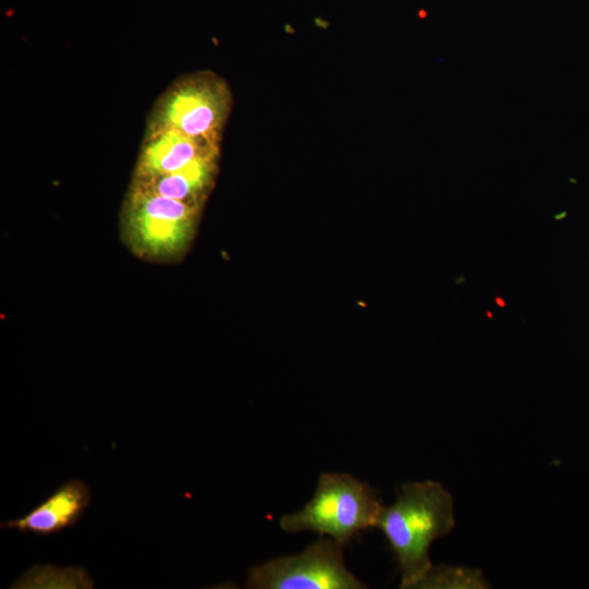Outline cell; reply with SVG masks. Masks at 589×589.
<instances>
[{
    "mask_svg": "<svg viewBox=\"0 0 589 589\" xmlns=\"http://www.w3.org/2000/svg\"><path fill=\"white\" fill-rule=\"evenodd\" d=\"M419 16L420 17H425L426 16V12L424 10H420L419 11Z\"/></svg>",
    "mask_w": 589,
    "mask_h": 589,
    "instance_id": "cell-11",
    "label": "cell"
},
{
    "mask_svg": "<svg viewBox=\"0 0 589 589\" xmlns=\"http://www.w3.org/2000/svg\"><path fill=\"white\" fill-rule=\"evenodd\" d=\"M218 145L172 129L146 131L132 180L175 172L199 159L217 157Z\"/></svg>",
    "mask_w": 589,
    "mask_h": 589,
    "instance_id": "cell-6",
    "label": "cell"
},
{
    "mask_svg": "<svg viewBox=\"0 0 589 589\" xmlns=\"http://www.w3.org/2000/svg\"><path fill=\"white\" fill-rule=\"evenodd\" d=\"M486 581L477 569L455 566H433L418 588H486Z\"/></svg>",
    "mask_w": 589,
    "mask_h": 589,
    "instance_id": "cell-10",
    "label": "cell"
},
{
    "mask_svg": "<svg viewBox=\"0 0 589 589\" xmlns=\"http://www.w3.org/2000/svg\"><path fill=\"white\" fill-rule=\"evenodd\" d=\"M455 526L453 497L435 481L404 483L396 501L383 506L376 527L386 538L399 572L400 588H418L433 567V541Z\"/></svg>",
    "mask_w": 589,
    "mask_h": 589,
    "instance_id": "cell-1",
    "label": "cell"
},
{
    "mask_svg": "<svg viewBox=\"0 0 589 589\" xmlns=\"http://www.w3.org/2000/svg\"><path fill=\"white\" fill-rule=\"evenodd\" d=\"M216 160L217 157L202 158L175 172L132 180L130 188L202 207L213 184Z\"/></svg>",
    "mask_w": 589,
    "mask_h": 589,
    "instance_id": "cell-8",
    "label": "cell"
},
{
    "mask_svg": "<svg viewBox=\"0 0 589 589\" xmlns=\"http://www.w3.org/2000/svg\"><path fill=\"white\" fill-rule=\"evenodd\" d=\"M201 207L129 188L120 212L121 240L136 257L171 264L187 253Z\"/></svg>",
    "mask_w": 589,
    "mask_h": 589,
    "instance_id": "cell-2",
    "label": "cell"
},
{
    "mask_svg": "<svg viewBox=\"0 0 589 589\" xmlns=\"http://www.w3.org/2000/svg\"><path fill=\"white\" fill-rule=\"evenodd\" d=\"M230 92L213 73L185 75L157 99L146 131L172 129L195 139L219 143L230 109Z\"/></svg>",
    "mask_w": 589,
    "mask_h": 589,
    "instance_id": "cell-4",
    "label": "cell"
},
{
    "mask_svg": "<svg viewBox=\"0 0 589 589\" xmlns=\"http://www.w3.org/2000/svg\"><path fill=\"white\" fill-rule=\"evenodd\" d=\"M91 501L89 486L80 479H71L22 517L1 522V528L48 537L74 526Z\"/></svg>",
    "mask_w": 589,
    "mask_h": 589,
    "instance_id": "cell-7",
    "label": "cell"
},
{
    "mask_svg": "<svg viewBox=\"0 0 589 589\" xmlns=\"http://www.w3.org/2000/svg\"><path fill=\"white\" fill-rule=\"evenodd\" d=\"M94 579L84 567H59L48 564L34 565L27 569L10 588L20 589H91Z\"/></svg>",
    "mask_w": 589,
    "mask_h": 589,
    "instance_id": "cell-9",
    "label": "cell"
},
{
    "mask_svg": "<svg viewBox=\"0 0 589 589\" xmlns=\"http://www.w3.org/2000/svg\"><path fill=\"white\" fill-rule=\"evenodd\" d=\"M345 545L328 537L294 555H284L253 567L250 589H362L366 586L345 564Z\"/></svg>",
    "mask_w": 589,
    "mask_h": 589,
    "instance_id": "cell-5",
    "label": "cell"
},
{
    "mask_svg": "<svg viewBox=\"0 0 589 589\" xmlns=\"http://www.w3.org/2000/svg\"><path fill=\"white\" fill-rule=\"evenodd\" d=\"M382 508L366 482L349 473L325 472L312 498L300 510L283 515L279 526L288 533L311 531L346 546L361 531L376 527Z\"/></svg>",
    "mask_w": 589,
    "mask_h": 589,
    "instance_id": "cell-3",
    "label": "cell"
}]
</instances>
